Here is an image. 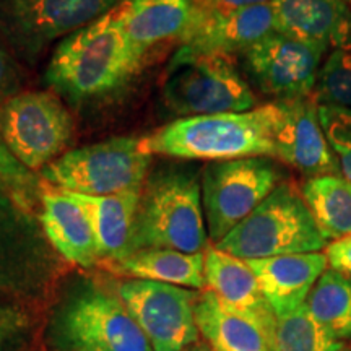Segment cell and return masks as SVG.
<instances>
[{
  "label": "cell",
  "mask_w": 351,
  "mask_h": 351,
  "mask_svg": "<svg viewBox=\"0 0 351 351\" xmlns=\"http://www.w3.org/2000/svg\"><path fill=\"white\" fill-rule=\"evenodd\" d=\"M306 306L333 339L351 340V276L327 269L307 296Z\"/></svg>",
  "instance_id": "25"
},
{
  "label": "cell",
  "mask_w": 351,
  "mask_h": 351,
  "mask_svg": "<svg viewBox=\"0 0 351 351\" xmlns=\"http://www.w3.org/2000/svg\"><path fill=\"white\" fill-rule=\"evenodd\" d=\"M275 32L324 54L351 38V7L345 0H271Z\"/></svg>",
  "instance_id": "17"
},
{
  "label": "cell",
  "mask_w": 351,
  "mask_h": 351,
  "mask_svg": "<svg viewBox=\"0 0 351 351\" xmlns=\"http://www.w3.org/2000/svg\"><path fill=\"white\" fill-rule=\"evenodd\" d=\"M345 2H346V3H348V5L351 7V0H345Z\"/></svg>",
  "instance_id": "36"
},
{
  "label": "cell",
  "mask_w": 351,
  "mask_h": 351,
  "mask_svg": "<svg viewBox=\"0 0 351 351\" xmlns=\"http://www.w3.org/2000/svg\"><path fill=\"white\" fill-rule=\"evenodd\" d=\"M328 269L351 276V234L330 241L326 247Z\"/></svg>",
  "instance_id": "32"
},
{
  "label": "cell",
  "mask_w": 351,
  "mask_h": 351,
  "mask_svg": "<svg viewBox=\"0 0 351 351\" xmlns=\"http://www.w3.org/2000/svg\"><path fill=\"white\" fill-rule=\"evenodd\" d=\"M302 199L328 243L351 234V182L341 174L307 179Z\"/></svg>",
  "instance_id": "24"
},
{
  "label": "cell",
  "mask_w": 351,
  "mask_h": 351,
  "mask_svg": "<svg viewBox=\"0 0 351 351\" xmlns=\"http://www.w3.org/2000/svg\"><path fill=\"white\" fill-rule=\"evenodd\" d=\"M202 340L213 351H275V314H252L202 289L195 304Z\"/></svg>",
  "instance_id": "16"
},
{
  "label": "cell",
  "mask_w": 351,
  "mask_h": 351,
  "mask_svg": "<svg viewBox=\"0 0 351 351\" xmlns=\"http://www.w3.org/2000/svg\"><path fill=\"white\" fill-rule=\"evenodd\" d=\"M65 263L38 215L0 191V296L28 307L46 302L59 291Z\"/></svg>",
  "instance_id": "5"
},
{
  "label": "cell",
  "mask_w": 351,
  "mask_h": 351,
  "mask_svg": "<svg viewBox=\"0 0 351 351\" xmlns=\"http://www.w3.org/2000/svg\"><path fill=\"white\" fill-rule=\"evenodd\" d=\"M328 241L307 208L301 191L283 181L247 218L217 244L243 261L320 252Z\"/></svg>",
  "instance_id": "6"
},
{
  "label": "cell",
  "mask_w": 351,
  "mask_h": 351,
  "mask_svg": "<svg viewBox=\"0 0 351 351\" xmlns=\"http://www.w3.org/2000/svg\"><path fill=\"white\" fill-rule=\"evenodd\" d=\"M10 44L0 34V104L23 91L25 69Z\"/></svg>",
  "instance_id": "31"
},
{
  "label": "cell",
  "mask_w": 351,
  "mask_h": 351,
  "mask_svg": "<svg viewBox=\"0 0 351 351\" xmlns=\"http://www.w3.org/2000/svg\"><path fill=\"white\" fill-rule=\"evenodd\" d=\"M72 195L85 208L93 228L99 263L119 261L130 254L132 230L137 215L140 191L114 195ZM98 263V265H99Z\"/></svg>",
  "instance_id": "22"
},
{
  "label": "cell",
  "mask_w": 351,
  "mask_h": 351,
  "mask_svg": "<svg viewBox=\"0 0 351 351\" xmlns=\"http://www.w3.org/2000/svg\"><path fill=\"white\" fill-rule=\"evenodd\" d=\"M319 119L340 174L351 182V109L319 104Z\"/></svg>",
  "instance_id": "29"
},
{
  "label": "cell",
  "mask_w": 351,
  "mask_h": 351,
  "mask_svg": "<svg viewBox=\"0 0 351 351\" xmlns=\"http://www.w3.org/2000/svg\"><path fill=\"white\" fill-rule=\"evenodd\" d=\"M275 32L270 3L241 8H218L197 0L194 20L181 46L199 54L234 56Z\"/></svg>",
  "instance_id": "14"
},
{
  "label": "cell",
  "mask_w": 351,
  "mask_h": 351,
  "mask_svg": "<svg viewBox=\"0 0 351 351\" xmlns=\"http://www.w3.org/2000/svg\"><path fill=\"white\" fill-rule=\"evenodd\" d=\"M278 124L275 130V160L300 171L307 179L340 174L337 158L328 147L319 119L314 96L276 101Z\"/></svg>",
  "instance_id": "15"
},
{
  "label": "cell",
  "mask_w": 351,
  "mask_h": 351,
  "mask_svg": "<svg viewBox=\"0 0 351 351\" xmlns=\"http://www.w3.org/2000/svg\"><path fill=\"white\" fill-rule=\"evenodd\" d=\"M182 351H213V350L210 348V346L205 343L204 340H199L197 343L187 346V348H184Z\"/></svg>",
  "instance_id": "34"
},
{
  "label": "cell",
  "mask_w": 351,
  "mask_h": 351,
  "mask_svg": "<svg viewBox=\"0 0 351 351\" xmlns=\"http://www.w3.org/2000/svg\"><path fill=\"white\" fill-rule=\"evenodd\" d=\"M114 291L142 328L153 351H182L202 340L195 320L197 289L124 278Z\"/></svg>",
  "instance_id": "12"
},
{
  "label": "cell",
  "mask_w": 351,
  "mask_h": 351,
  "mask_svg": "<svg viewBox=\"0 0 351 351\" xmlns=\"http://www.w3.org/2000/svg\"><path fill=\"white\" fill-rule=\"evenodd\" d=\"M26 307L0 296V351H20L25 346L33 327Z\"/></svg>",
  "instance_id": "30"
},
{
  "label": "cell",
  "mask_w": 351,
  "mask_h": 351,
  "mask_svg": "<svg viewBox=\"0 0 351 351\" xmlns=\"http://www.w3.org/2000/svg\"><path fill=\"white\" fill-rule=\"evenodd\" d=\"M200 182L208 238L217 245L283 182V173L271 158H238L210 161Z\"/></svg>",
  "instance_id": "10"
},
{
  "label": "cell",
  "mask_w": 351,
  "mask_h": 351,
  "mask_svg": "<svg viewBox=\"0 0 351 351\" xmlns=\"http://www.w3.org/2000/svg\"><path fill=\"white\" fill-rule=\"evenodd\" d=\"M44 234L67 263L93 269L99 263L98 247L90 218L72 195L44 189L38 212Z\"/></svg>",
  "instance_id": "18"
},
{
  "label": "cell",
  "mask_w": 351,
  "mask_h": 351,
  "mask_svg": "<svg viewBox=\"0 0 351 351\" xmlns=\"http://www.w3.org/2000/svg\"><path fill=\"white\" fill-rule=\"evenodd\" d=\"M161 99L179 119L257 108L252 88L231 57L199 54L182 46L174 52L166 69Z\"/></svg>",
  "instance_id": "7"
},
{
  "label": "cell",
  "mask_w": 351,
  "mask_h": 351,
  "mask_svg": "<svg viewBox=\"0 0 351 351\" xmlns=\"http://www.w3.org/2000/svg\"><path fill=\"white\" fill-rule=\"evenodd\" d=\"M73 132L72 114L52 91L23 90L0 104V140L32 173L62 156Z\"/></svg>",
  "instance_id": "9"
},
{
  "label": "cell",
  "mask_w": 351,
  "mask_h": 351,
  "mask_svg": "<svg viewBox=\"0 0 351 351\" xmlns=\"http://www.w3.org/2000/svg\"><path fill=\"white\" fill-rule=\"evenodd\" d=\"M99 267L125 278L169 283L197 291L207 288L205 252L187 254L174 249H138L119 261L101 262Z\"/></svg>",
  "instance_id": "21"
},
{
  "label": "cell",
  "mask_w": 351,
  "mask_h": 351,
  "mask_svg": "<svg viewBox=\"0 0 351 351\" xmlns=\"http://www.w3.org/2000/svg\"><path fill=\"white\" fill-rule=\"evenodd\" d=\"M317 104L351 109V38L330 51L314 90Z\"/></svg>",
  "instance_id": "27"
},
{
  "label": "cell",
  "mask_w": 351,
  "mask_h": 351,
  "mask_svg": "<svg viewBox=\"0 0 351 351\" xmlns=\"http://www.w3.org/2000/svg\"><path fill=\"white\" fill-rule=\"evenodd\" d=\"M343 346L313 317L306 304L276 317L275 351H340Z\"/></svg>",
  "instance_id": "26"
},
{
  "label": "cell",
  "mask_w": 351,
  "mask_h": 351,
  "mask_svg": "<svg viewBox=\"0 0 351 351\" xmlns=\"http://www.w3.org/2000/svg\"><path fill=\"white\" fill-rule=\"evenodd\" d=\"M124 0H0V34L26 65Z\"/></svg>",
  "instance_id": "11"
},
{
  "label": "cell",
  "mask_w": 351,
  "mask_h": 351,
  "mask_svg": "<svg viewBox=\"0 0 351 351\" xmlns=\"http://www.w3.org/2000/svg\"><path fill=\"white\" fill-rule=\"evenodd\" d=\"M263 296L276 317H282L306 304L314 285L327 270L324 252L291 254L269 258L247 261Z\"/></svg>",
  "instance_id": "19"
},
{
  "label": "cell",
  "mask_w": 351,
  "mask_h": 351,
  "mask_svg": "<svg viewBox=\"0 0 351 351\" xmlns=\"http://www.w3.org/2000/svg\"><path fill=\"white\" fill-rule=\"evenodd\" d=\"M142 64L114 8L57 44L44 78L52 93L72 106H82L116 95L137 75Z\"/></svg>",
  "instance_id": "1"
},
{
  "label": "cell",
  "mask_w": 351,
  "mask_h": 351,
  "mask_svg": "<svg viewBox=\"0 0 351 351\" xmlns=\"http://www.w3.org/2000/svg\"><path fill=\"white\" fill-rule=\"evenodd\" d=\"M140 138L114 137L65 152L39 178L44 186L80 195H114L142 191L152 166Z\"/></svg>",
  "instance_id": "8"
},
{
  "label": "cell",
  "mask_w": 351,
  "mask_h": 351,
  "mask_svg": "<svg viewBox=\"0 0 351 351\" xmlns=\"http://www.w3.org/2000/svg\"><path fill=\"white\" fill-rule=\"evenodd\" d=\"M205 283L219 300L252 314H275L247 261L231 256L217 245L205 251Z\"/></svg>",
  "instance_id": "23"
},
{
  "label": "cell",
  "mask_w": 351,
  "mask_h": 351,
  "mask_svg": "<svg viewBox=\"0 0 351 351\" xmlns=\"http://www.w3.org/2000/svg\"><path fill=\"white\" fill-rule=\"evenodd\" d=\"M276 101L244 112L181 117L140 138L150 155L174 160L225 161L238 158L275 156L278 124Z\"/></svg>",
  "instance_id": "2"
},
{
  "label": "cell",
  "mask_w": 351,
  "mask_h": 351,
  "mask_svg": "<svg viewBox=\"0 0 351 351\" xmlns=\"http://www.w3.org/2000/svg\"><path fill=\"white\" fill-rule=\"evenodd\" d=\"M46 186L39 174L26 169L16 161L0 140V191L15 199L29 212H39L41 197Z\"/></svg>",
  "instance_id": "28"
},
{
  "label": "cell",
  "mask_w": 351,
  "mask_h": 351,
  "mask_svg": "<svg viewBox=\"0 0 351 351\" xmlns=\"http://www.w3.org/2000/svg\"><path fill=\"white\" fill-rule=\"evenodd\" d=\"M207 5L218 7V8H241V7H251L261 5V3H270L271 0H199Z\"/></svg>",
  "instance_id": "33"
},
{
  "label": "cell",
  "mask_w": 351,
  "mask_h": 351,
  "mask_svg": "<svg viewBox=\"0 0 351 351\" xmlns=\"http://www.w3.org/2000/svg\"><path fill=\"white\" fill-rule=\"evenodd\" d=\"M247 75L276 101L314 96L324 52L304 41L271 32L244 52Z\"/></svg>",
  "instance_id": "13"
},
{
  "label": "cell",
  "mask_w": 351,
  "mask_h": 351,
  "mask_svg": "<svg viewBox=\"0 0 351 351\" xmlns=\"http://www.w3.org/2000/svg\"><path fill=\"white\" fill-rule=\"evenodd\" d=\"M208 241L199 173L181 165L150 171L140 191L130 252L155 247L197 254L207 251Z\"/></svg>",
  "instance_id": "3"
},
{
  "label": "cell",
  "mask_w": 351,
  "mask_h": 351,
  "mask_svg": "<svg viewBox=\"0 0 351 351\" xmlns=\"http://www.w3.org/2000/svg\"><path fill=\"white\" fill-rule=\"evenodd\" d=\"M197 0H124L117 19L140 59L169 39H182L194 20Z\"/></svg>",
  "instance_id": "20"
},
{
  "label": "cell",
  "mask_w": 351,
  "mask_h": 351,
  "mask_svg": "<svg viewBox=\"0 0 351 351\" xmlns=\"http://www.w3.org/2000/svg\"><path fill=\"white\" fill-rule=\"evenodd\" d=\"M51 351H153L112 288L93 278L72 280L46 326Z\"/></svg>",
  "instance_id": "4"
},
{
  "label": "cell",
  "mask_w": 351,
  "mask_h": 351,
  "mask_svg": "<svg viewBox=\"0 0 351 351\" xmlns=\"http://www.w3.org/2000/svg\"><path fill=\"white\" fill-rule=\"evenodd\" d=\"M340 351H351V348H350V346H346V345H345V346H343V348H341Z\"/></svg>",
  "instance_id": "35"
}]
</instances>
